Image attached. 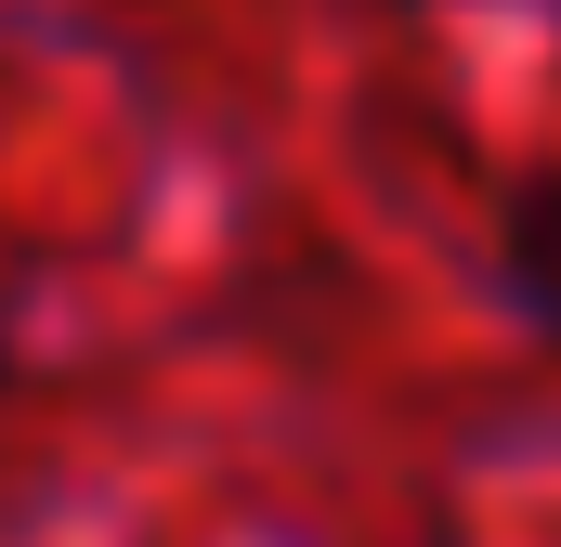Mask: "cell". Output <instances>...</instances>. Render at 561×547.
<instances>
[{
	"mask_svg": "<svg viewBox=\"0 0 561 547\" xmlns=\"http://www.w3.org/2000/svg\"><path fill=\"white\" fill-rule=\"evenodd\" d=\"M496 287L523 300V326L561 339V170L510 183V222H496Z\"/></svg>",
	"mask_w": 561,
	"mask_h": 547,
	"instance_id": "obj_1",
	"label": "cell"
}]
</instances>
